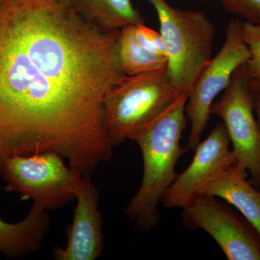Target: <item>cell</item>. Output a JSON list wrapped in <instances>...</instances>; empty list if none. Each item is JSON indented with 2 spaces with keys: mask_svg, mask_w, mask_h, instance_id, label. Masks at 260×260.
Returning <instances> with one entry per match:
<instances>
[{
  "mask_svg": "<svg viewBox=\"0 0 260 260\" xmlns=\"http://www.w3.org/2000/svg\"><path fill=\"white\" fill-rule=\"evenodd\" d=\"M254 110L258 124L260 126V93L254 94Z\"/></svg>",
  "mask_w": 260,
  "mask_h": 260,
  "instance_id": "18",
  "label": "cell"
},
{
  "mask_svg": "<svg viewBox=\"0 0 260 260\" xmlns=\"http://www.w3.org/2000/svg\"><path fill=\"white\" fill-rule=\"evenodd\" d=\"M187 229H201L217 242L229 260H260V236L255 228L223 200L200 195L183 208Z\"/></svg>",
  "mask_w": 260,
  "mask_h": 260,
  "instance_id": "8",
  "label": "cell"
},
{
  "mask_svg": "<svg viewBox=\"0 0 260 260\" xmlns=\"http://www.w3.org/2000/svg\"><path fill=\"white\" fill-rule=\"evenodd\" d=\"M230 143L223 123H218L209 136L200 142L190 165L177 174L162 197V205L183 209L202 195L210 181L237 162L234 152L229 148Z\"/></svg>",
  "mask_w": 260,
  "mask_h": 260,
  "instance_id": "9",
  "label": "cell"
},
{
  "mask_svg": "<svg viewBox=\"0 0 260 260\" xmlns=\"http://www.w3.org/2000/svg\"><path fill=\"white\" fill-rule=\"evenodd\" d=\"M181 93L170 81L167 66L123 77L104 100V126L114 148L129 140L138 128L165 110Z\"/></svg>",
  "mask_w": 260,
  "mask_h": 260,
  "instance_id": "3",
  "label": "cell"
},
{
  "mask_svg": "<svg viewBox=\"0 0 260 260\" xmlns=\"http://www.w3.org/2000/svg\"><path fill=\"white\" fill-rule=\"evenodd\" d=\"M149 1L158 15L169 79L180 93L189 91L212 59L215 25L203 12L177 9L166 0Z\"/></svg>",
  "mask_w": 260,
  "mask_h": 260,
  "instance_id": "4",
  "label": "cell"
},
{
  "mask_svg": "<svg viewBox=\"0 0 260 260\" xmlns=\"http://www.w3.org/2000/svg\"><path fill=\"white\" fill-rule=\"evenodd\" d=\"M49 229L48 211L34 203L21 221L11 223L0 218V254L7 259H15L37 252Z\"/></svg>",
  "mask_w": 260,
  "mask_h": 260,
  "instance_id": "11",
  "label": "cell"
},
{
  "mask_svg": "<svg viewBox=\"0 0 260 260\" xmlns=\"http://www.w3.org/2000/svg\"><path fill=\"white\" fill-rule=\"evenodd\" d=\"M224 8L245 22L260 25V0H220Z\"/></svg>",
  "mask_w": 260,
  "mask_h": 260,
  "instance_id": "16",
  "label": "cell"
},
{
  "mask_svg": "<svg viewBox=\"0 0 260 260\" xmlns=\"http://www.w3.org/2000/svg\"><path fill=\"white\" fill-rule=\"evenodd\" d=\"M76 206L71 223L65 229V247L53 248V257L56 260H95L104 253V218L99 207V189L91 177H83L76 193Z\"/></svg>",
  "mask_w": 260,
  "mask_h": 260,
  "instance_id": "10",
  "label": "cell"
},
{
  "mask_svg": "<svg viewBox=\"0 0 260 260\" xmlns=\"http://www.w3.org/2000/svg\"><path fill=\"white\" fill-rule=\"evenodd\" d=\"M202 1H210V0H202Z\"/></svg>",
  "mask_w": 260,
  "mask_h": 260,
  "instance_id": "20",
  "label": "cell"
},
{
  "mask_svg": "<svg viewBox=\"0 0 260 260\" xmlns=\"http://www.w3.org/2000/svg\"><path fill=\"white\" fill-rule=\"evenodd\" d=\"M84 176L65 164L55 152L16 155L7 159L0 177L5 190L17 192L21 200H31L47 211L62 208L75 200Z\"/></svg>",
  "mask_w": 260,
  "mask_h": 260,
  "instance_id": "5",
  "label": "cell"
},
{
  "mask_svg": "<svg viewBox=\"0 0 260 260\" xmlns=\"http://www.w3.org/2000/svg\"><path fill=\"white\" fill-rule=\"evenodd\" d=\"M135 32L137 40L145 49L167 58V49L160 32L148 28L145 24L135 25Z\"/></svg>",
  "mask_w": 260,
  "mask_h": 260,
  "instance_id": "17",
  "label": "cell"
},
{
  "mask_svg": "<svg viewBox=\"0 0 260 260\" xmlns=\"http://www.w3.org/2000/svg\"><path fill=\"white\" fill-rule=\"evenodd\" d=\"M242 36L251 54L246 73L254 94L260 93V25L243 22Z\"/></svg>",
  "mask_w": 260,
  "mask_h": 260,
  "instance_id": "15",
  "label": "cell"
},
{
  "mask_svg": "<svg viewBox=\"0 0 260 260\" xmlns=\"http://www.w3.org/2000/svg\"><path fill=\"white\" fill-rule=\"evenodd\" d=\"M78 9L104 32L119 31L131 25L145 24L132 0H75Z\"/></svg>",
  "mask_w": 260,
  "mask_h": 260,
  "instance_id": "13",
  "label": "cell"
},
{
  "mask_svg": "<svg viewBox=\"0 0 260 260\" xmlns=\"http://www.w3.org/2000/svg\"><path fill=\"white\" fill-rule=\"evenodd\" d=\"M119 32L98 28L75 0H3L0 175L16 155L55 152L84 177L112 159L104 100L126 75Z\"/></svg>",
  "mask_w": 260,
  "mask_h": 260,
  "instance_id": "1",
  "label": "cell"
},
{
  "mask_svg": "<svg viewBox=\"0 0 260 260\" xmlns=\"http://www.w3.org/2000/svg\"><path fill=\"white\" fill-rule=\"evenodd\" d=\"M247 174L235 164L210 181L202 195L216 197L235 207L260 236V191L246 180Z\"/></svg>",
  "mask_w": 260,
  "mask_h": 260,
  "instance_id": "12",
  "label": "cell"
},
{
  "mask_svg": "<svg viewBox=\"0 0 260 260\" xmlns=\"http://www.w3.org/2000/svg\"><path fill=\"white\" fill-rule=\"evenodd\" d=\"M189 91L132 135L143 155L141 185L124 210L127 218L142 232H150L160 221L158 206L177 177L176 164L186 151L180 141L186 126V104Z\"/></svg>",
  "mask_w": 260,
  "mask_h": 260,
  "instance_id": "2",
  "label": "cell"
},
{
  "mask_svg": "<svg viewBox=\"0 0 260 260\" xmlns=\"http://www.w3.org/2000/svg\"><path fill=\"white\" fill-rule=\"evenodd\" d=\"M254 92L246 64L235 72L223 95L210 108V114L221 118L235 155L236 165L250 173L260 186V126L254 110Z\"/></svg>",
  "mask_w": 260,
  "mask_h": 260,
  "instance_id": "7",
  "label": "cell"
},
{
  "mask_svg": "<svg viewBox=\"0 0 260 260\" xmlns=\"http://www.w3.org/2000/svg\"><path fill=\"white\" fill-rule=\"evenodd\" d=\"M135 29V25H128L119 32V56L125 75L141 74L167 66V57L154 54L138 42Z\"/></svg>",
  "mask_w": 260,
  "mask_h": 260,
  "instance_id": "14",
  "label": "cell"
},
{
  "mask_svg": "<svg viewBox=\"0 0 260 260\" xmlns=\"http://www.w3.org/2000/svg\"><path fill=\"white\" fill-rule=\"evenodd\" d=\"M2 3H3V0H0V6H1Z\"/></svg>",
  "mask_w": 260,
  "mask_h": 260,
  "instance_id": "19",
  "label": "cell"
},
{
  "mask_svg": "<svg viewBox=\"0 0 260 260\" xmlns=\"http://www.w3.org/2000/svg\"><path fill=\"white\" fill-rule=\"evenodd\" d=\"M243 22L231 20L221 49L202 69L189 90L186 117L191 122L188 148L195 150L210 120V108L224 91L236 71L246 64L251 54L242 36Z\"/></svg>",
  "mask_w": 260,
  "mask_h": 260,
  "instance_id": "6",
  "label": "cell"
}]
</instances>
